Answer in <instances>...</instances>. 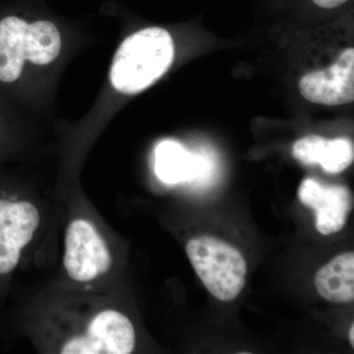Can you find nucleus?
Segmentation results:
<instances>
[{
  "instance_id": "11",
  "label": "nucleus",
  "mask_w": 354,
  "mask_h": 354,
  "mask_svg": "<svg viewBox=\"0 0 354 354\" xmlns=\"http://www.w3.org/2000/svg\"><path fill=\"white\" fill-rule=\"evenodd\" d=\"M62 37L50 21H37L28 26L26 60L37 65L50 64L59 55Z\"/></svg>"
},
{
  "instance_id": "12",
  "label": "nucleus",
  "mask_w": 354,
  "mask_h": 354,
  "mask_svg": "<svg viewBox=\"0 0 354 354\" xmlns=\"http://www.w3.org/2000/svg\"><path fill=\"white\" fill-rule=\"evenodd\" d=\"M351 0H310V3L321 10H335L346 6Z\"/></svg>"
},
{
  "instance_id": "5",
  "label": "nucleus",
  "mask_w": 354,
  "mask_h": 354,
  "mask_svg": "<svg viewBox=\"0 0 354 354\" xmlns=\"http://www.w3.org/2000/svg\"><path fill=\"white\" fill-rule=\"evenodd\" d=\"M305 100L324 106H342L354 101V48L339 53L327 68L308 72L298 83Z\"/></svg>"
},
{
  "instance_id": "2",
  "label": "nucleus",
  "mask_w": 354,
  "mask_h": 354,
  "mask_svg": "<svg viewBox=\"0 0 354 354\" xmlns=\"http://www.w3.org/2000/svg\"><path fill=\"white\" fill-rule=\"evenodd\" d=\"M186 253L207 290L221 301H232L245 286L247 265L241 251L216 237L191 239Z\"/></svg>"
},
{
  "instance_id": "8",
  "label": "nucleus",
  "mask_w": 354,
  "mask_h": 354,
  "mask_svg": "<svg viewBox=\"0 0 354 354\" xmlns=\"http://www.w3.org/2000/svg\"><path fill=\"white\" fill-rule=\"evenodd\" d=\"M293 157L305 165H321L329 174H339L353 164V142L348 139H326L310 135L295 142Z\"/></svg>"
},
{
  "instance_id": "10",
  "label": "nucleus",
  "mask_w": 354,
  "mask_h": 354,
  "mask_svg": "<svg viewBox=\"0 0 354 354\" xmlns=\"http://www.w3.org/2000/svg\"><path fill=\"white\" fill-rule=\"evenodd\" d=\"M317 292L328 301L346 304L354 298V254L337 256L317 272Z\"/></svg>"
},
{
  "instance_id": "3",
  "label": "nucleus",
  "mask_w": 354,
  "mask_h": 354,
  "mask_svg": "<svg viewBox=\"0 0 354 354\" xmlns=\"http://www.w3.org/2000/svg\"><path fill=\"white\" fill-rule=\"evenodd\" d=\"M64 267L78 283H88L106 274L113 264L109 246L92 223L71 221L65 235Z\"/></svg>"
},
{
  "instance_id": "13",
  "label": "nucleus",
  "mask_w": 354,
  "mask_h": 354,
  "mask_svg": "<svg viewBox=\"0 0 354 354\" xmlns=\"http://www.w3.org/2000/svg\"><path fill=\"white\" fill-rule=\"evenodd\" d=\"M349 341L351 346H354V325H351V330H349Z\"/></svg>"
},
{
  "instance_id": "1",
  "label": "nucleus",
  "mask_w": 354,
  "mask_h": 354,
  "mask_svg": "<svg viewBox=\"0 0 354 354\" xmlns=\"http://www.w3.org/2000/svg\"><path fill=\"white\" fill-rule=\"evenodd\" d=\"M171 34L160 27H149L124 39L114 55L111 82L123 94H138L157 82L174 59Z\"/></svg>"
},
{
  "instance_id": "7",
  "label": "nucleus",
  "mask_w": 354,
  "mask_h": 354,
  "mask_svg": "<svg viewBox=\"0 0 354 354\" xmlns=\"http://www.w3.org/2000/svg\"><path fill=\"white\" fill-rule=\"evenodd\" d=\"M298 197L316 214V228L321 234L330 235L344 227L351 213V192L344 186H323L311 178L305 179Z\"/></svg>"
},
{
  "instance_id": "4",
  "label": "nucleus",
  "mask_w": 354,
  "mask_h": 354,
  "mask_svg": "<svg viewBox=\"0 0 354 354\" xmlns=\"http://www.w3.org/2000/svg\"><path fill=\"white\" fill-rule=\"evenodd\" d=\"M136 334L131 321L116 310L93 317L82 334L65 342L62 354H128L135 348Z\"/></svg>"
},
{
  "instance_id": "9",
  "label": "nucleus",
  "mask_w": 354,
  "mask_h": 354,
  "mask_svg": "<svg viewBox=\"0 0 354 354\" xmlns=\"http://www.w3.org/2000/svg\"><path fill=\"white\" fill-rule=\"evenodd\" d=\"M209 162L200 155H193L176 141H164L156 148L155 171L165 183L193 180L208 172Z\"/></svg>"
},
{
  "instance_id": "6",
  "label": "nucleus",
  "mask_w": 354,
  "mask_h": 354,
  "mask_svg": "<svg viewBox=\"0 0 354 354\" xmlns=\"http://www.w3.org/2000/svg\"><path fill=\"white\" fill-rule=\"evenodd\" d=\"M39 221L32 203L0 199V274L17 267L21 251L32 241Z\"/></svg>"
}]
</instances>
